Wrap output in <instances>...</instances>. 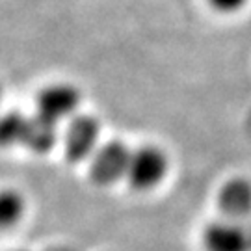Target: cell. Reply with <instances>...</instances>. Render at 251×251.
Wrapping results in <instances>:
<instances>
[{"instance_id": "obj_3", "label": "cell", "mask_w": 251, "mask_h": 251, "mask_svg": "<svg viewBox=\"0 0 251 251\" xmlns=\"http://www.w3.org/2000/svg\"><path fill=\"white\" fill-rule=\"evenodd\" d=\"M130 151L121 142H108L99 147L91 158V177L99 184H114L126 177Z\"/></svg>"}, {"instance_id": "obj_2", "label": "cell", "mask_w": 251, "mask_h": 251, "mask_svg": "<svg viewBox=\"0 0 251 251\" xmlns=\"http://www.w3.org/2000/svg\"><path fill=\"white\" fill-rule=\"evenodd\" d=\"M206 251H251V220H218L205 229Z\"/></svg>"}, {"instance_id": "obj_6", "label": "cell", "mask_w": 251, "mask_h": 251, "mask_svg": "<svg viewBox=\"0 0 251 251\" xmlns=\"http://www.w3.org/2000/svg\"><path fill=\"white\" fill-rule=\"evenodd\" d=\"M218 203L227 220H251V182L244 179L229 180L220 192Z\"/></svg>"}, {"instance_id": "obj_11", "label": "cell", "mask_w": 251, "mask_h": 251, "mask_svg": "<svg viewBox=\"0 0 251 251\" xmlns=\"http://www.w3.org/2000/svg\"><path fill=\"white\" fill-rule=\"evenodd\" d=\"M54 251H69V250H54Z\"/></svg>"}, {"instance_id": "obj_7", "label": "cell", "mask_w": 251, "mask_h": 251, "mask_svg": "<svg viewBox=\"0 0 251 251\" xmlns=\"http://www.w3.org/2000/svg\"><path fill=\"white\" fill-rule=\"evenodd\" d=\"M56 140H58V123L39 114L28 119L23 145H26L36 152H47L54 147Z\"/></svg>"}, {"instance_id": "obj_1", "label": "cell", "mask_w": 251, "mask_h": 251, "mask_svg": "<svg viewBox=\"0 0 251 251\" xmlns=\"http://www.w3.org/2000/svg\"><path fill=\"white\" fill-rule=\"evenodd\" d=\"M168 171L166 154L156 147H140L138 151L130 152V162L126 170V179L130 186L136 190L154 188Z\"/></svg>"}, {"instance_id": "obj_5", "label": "cell", "mask_w": 251, "mask_h": 251, "mask_svg": "<svg viewBox=\"0 0 251 251\" xmlns=\"http://www.w3.org/2000/svg\"><path fill=\"white\" fill-rule=\"evenodd\" d=\"M80 95L73 86L56 84L47 88L37 99V114L50 119L54 123H60L63 119L71 117L78 108Z\"/></svg>"}, {"instance_id": "obj_13", "label": "cell", "mask_w": 251, "mask_h": 251, "mask_svg": "<svg viewBox=\"0 0 251 251\" xmlns=\"http://www.w3.org/2000/svg\"><path fill=\"white\" fill-rule=\"evenodd\" d=\"M15 251H23V250H15Z\"/></svg>"}, {"instance_id": "obj_10", "label": "cell", "mask_w": 251, "mask_h": 251, "mask_svg": "<svg viewBox=\"0 0 251 251\" xmlns=\"http://www.w3.org/2000/svg\"><path fill=\"white\" fill-rule=\"evenodd\" d=\"M210 4L214 6L218 11H224V13H234L238 9H242L248 0H210Z\"/></svg>"}, {"instance_id": "obj_4", "label": "cell", "mask_w": 251, "mask_h": 251, "mask_svg": "<svg viewBox=\"0 0 251 251\" xmlns=\"http://www.w3.org/2000/svg\"><path fill=\"white\" fill-rule=\"evenodd\" d=\"M99 140V123L90 116L75 117L63 136L65 154L73 162L86 160L90 154H95Z\"/></svg>"}, {"instance_id": "obj_9", "label": "cell", "mask_w": 251, "mask_h": 251, "mask_svg": "<svg viewBox=\"0 0 251 251\" xmlns=\"http://www.w3.org/2000/svg\"><path fill=\"white\" fill-rule=\"evenodd\" d=\"M25 212V201L13 190H0V229L13 227Z\"/></svg>"}, {"instance_id": "obj_8", "label": "cell", "mask_w": 251, "mask_h": 251, "mask_svg": "<svg viewBox=\"0 0 251 251\" xmlns=\"http://www.w3.org/2000/svg\"><path fill=\"white\" fill-rule=\"evenodd\" d=\"M28 119L19 112H6L0 116V147L23 144Z\"/></svg>"}, {"instance_id": "obj_12", "label": "cell", "mask_w": 251, "mask_h": 251, "mask_svg": "<svg viewBox=\"0 0 251 251\" xmlns=\"http://www.w3.org/2000/svg\"><path fill=\"white\" fill-rule=\"evenodd\" d=\"M0 99H2V90H0Z\"/></svg>"}]
</instances>
